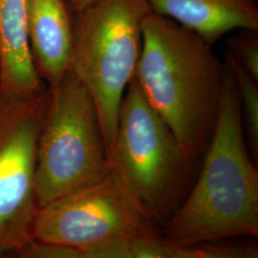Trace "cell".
<instances>
[{
  "instance_id": "8992f818",
  "label": "cell",
  "mask_w": 258,
  "mask_h": 258,
  "mask_svg": "<svg viewBox=\"0 0 258 258\" xmlns=\"http://www.w3.org/2000/svg\"><path fill=\"white\" fill-rule=\"evenodd\" d=\"M156 220L130 194L112 170L101 179L37 210L32 238L77 249H88L111 240L152 233Z\"/></svg>"
},
{
  "instance_id": "5b68a950",
  "label": "cell",
  "mask_w": 258,
  "mask_h": 258,
  "mask_svg": "<svg viewBox=\"0 0 258 258\" xmlns=\"http://www.w3.org/2000/svg\"><path fill=\"white\" fill-rule=\"evenodd\" d=\"M50 90L37 141L36 197L42 208L101 179L111 169L91 95L69 69Z\"/></svg>"
},
{
  "instance_id": "3957f363",
  "label": "cell",
  "mask_w": 258,
  "mask_h": 258,
  "mask_svg": "<svg viewBox=\"0 0 258 258\" xmlns=\"http://www.w3.org/2000/svg\"><path fill=\"white\" fill-rule=\"evenodd\" d=\"M147 0H95L74 17L70 71L92 97L108 156L143 43Z\"/></svg>"
},
{
  "instance_id": "52a82bcc",
  "label": "cell",
  "mask_w": 258,
  "mask_h": 258,
  "mask_svg": "<svg viewBox=\"0 0 258 258\" xmlns=\"http://www.w3.org/2000/svg\"><path fill=\"white\" fill-rule=\"evenodd\" d=\"M49 97V88L31 96L0 92V257L17 256L33 239L37 141Z\"/></svg>"
},
{
  "instance_id": "277c9868",
  "label": "cell",
  "mask_w": 258,
  "mask_h": 258,
  "mask_svg": "<svg viewBox=\"0 0 258 258\" xmlns=\"http://www.w3.org/2000/svg\"><path fill=\"white\" fill-rule=\"evenodd\" d=\"M109 161L130 194L166 226L178 209L192 160L149 103L135 75L121 100Z\"/></svg>"
},
{
  "instance_id": "6da1fadb",
  "label": "cell",
  "mask_w": 258,
  "mask_h": 258,
  "mask_svg": "<svg viewBox=\"0 0 258 258\" xmlns=\"http://www.w3.org/2000/svg\"><path fill=\"white\" fill-rule=\"evenodd\" d=\"M135 77L149 103L191 160L203 155L218 117L225 64L212 46L150 11Z\"/></svg>"
},
{
  "instance_id": "4fadbf2b",
  "label": "cell",
  "mask_w": 258,
  "mask_h": 258,
  "mask_svg": "<svg viewBox=\"0 0 258 258\" xmlns=\"http://www.w3.org/2000/svg\"><path fill=\"white\" fill-rule=\"evenodd\" d=\"M228 52L254 80L258 81L257 31L240 30L228 41Z\"/></svg>"
},
{
  "instance_id": "ba28073f",
  "label": "cell",
  "mask_w": 258,
  "mask_h": 258,
  "mask_svg": "<svg viewBox=\"0 0 258 258\" xmlns=\"http://www.w3.org/2000/svg\"><path fill=\"white\" fill-rule=\"evenodd\" d=\"M68 0H26V29L37 74L54 89L69 71L74 17Z\"/></svg>"
},
{
  "instance_id": "7a4b0ae2",
  "label": "cell",
  "mask_w": 258,
  "mask_h": 258,
  "mask_svg": "<svg viewBox=\"0 0 258 258\" xmlns=\"http://www.w3.org/2000/svg\"><path fill=\"white\" fill-rule=\"evenodd\" d=\"M224 64L218 117L200 175L166 225V237L181 243L258 235V172L246 147L236 82Z\"/></svg>"
},
{
  "instance_id": "30bf717a",
  "label": "cell",
  "mask_w": 258,
  "mask_h": 258,
  "mask_svg": "<svg viewBox=\"0 0 258 258\" xmlns=\"http://www.w3.org/2000/svg\"><path fill=\"white\" fill-rule=\"evenodd\" d=\"M47 89L29 47L26 0H0V92L31 96Z\"/></svg>"
},
{
  "instance_id": "5bb4252c",
  "label": "cell",
  "mask_w": 258,
  "mask_h": 258,
  "mask_svg": "<svg viewBox=\"0 0 258 258\" xmlns=\"http://www.w3.org/2000/svg\"><path fill=\"white\" fill-rule=\"evenodd\" d=\"M72 9L74 10L75 13L83 11L85 9L88 5H90L93 1L95 0H68Z\"/></svg>"
},
{
  "instance_id": "8fae6325",
  "label": "cell",
  "mask_w": 258,
  "mask_h": 258,
  "mask_svg": "<svg viewBox=\"0 0 258 258\" xmlns=\"http://www.w3.org/2000/svg\"><path fill=\"white\" fill-rule=\"evenodd\" d=\"M257 254V249L249 246L181 243L152 232L105 242L88 249L85 258H256Z\"/></svg>"
},
{
  "instance_id": "9c48e42d",
  "label": "cell",
  "mask_w": 258,
  "mask_h": 258,
  "mask_svg": "<svg viewBox=\"0 0 258 258\" xmlns=\"http://www.w3.org/2000/svg\"><path fill=\"white\" fill-rule=\"evenodd\" d=\"M153 13L164 16L212 46L231 31H258L254 0H147Z\"/></svg>"
},
{
  "instance_id": "7c38bea8",
  "label": "cell",
  "mask_w": 258,
  "mask_h": 258,
  "mask_svg": "<svg viewBox=\"0 0 258 258\" xmlns=\"http://www.w3.org/2000/svg\"><path fill=\"white\" fill-rule=\"evenodd\" d=\"M225 63L230 67L237 85L243 125L245 124L247 130L252 153L257 157L258 81L254 80L228 51L225 52Z\"/></svg>"
}]
</instances>
